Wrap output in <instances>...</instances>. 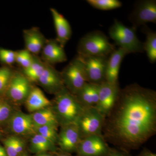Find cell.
<instances>
[{"label": "cell", "instance_id": "obj_1", "mask_svg": "<svg viewBox=\"0 0 156 156\" xmlns=\"http://www.w3.org/2000/svg\"><path fill=\"white\" fill-rule=\"evenodd\" d=\"M156 131V92L132 84L120 89L114 107L105 120V139L124 148L142 145Z\"/></svg>", "mask_w": 156, "mask_h": 156}, {"label": "cell", "instance_id": "obj_2", "mask_svg": "<svg viewBox=\"0 0 156 156\" xmlns=\"http://www.w3.org/2000/svg\"><path fill=\"white\" fill-rule=\"evenodd\" d=\"M54 95L51 107L59 126L76 123L85 108L65 87Z\"/></svg>", "mask_w": 156, "mask_h": 156}, {"label": "cell", "instance_id": "obj_3", "mask_svg": "<svg viewBox=\"0 0 156 156\" xmlns=\"http://www.w3.org/2000/svg\"><path fill=\"white\" fill-rule=\"evenodd\" d=\"M115 50V45L100 30H94L86 34L81 38L77 46L78 55L82 57L108 56Z\"/></svg>", "mask_w": 156, "mask_h": 156}, {"label": "cell", "instance_id": "obj_4", "mask_svg": "<svg viewBox=\"0 0 156 156\" xmlns=\"http://www.w3.org/2000/svg\"><path fill=\"white\" fill-rule=\"evenodd\" d=\"M136 29L129 27L122 22L115 20L109 30L110 37L119 48H122L128 54L143 52V43L140 41L136 33Z\"/></svg>", "mask_w": 156, "mask_h": 156}, {"label": "cell", "instance_id": "obj_5", "mask_svg": "<svg viewBox=\"0 0 156 156\" xmlns=\"http://www.w3.org/2000/svg\"><path fill=\"white\" fill-rule=\"evenodd\" d=\"M60 73L64 87L73 95H76L88 83L83 61L78 55Z\"/></svg>", "mask_w": 156, "mask_h": 156}, {"label": "cell", "instance_id": "obj_6", "mask_svg": "<svg viewBox=\"0 0 156 156\" xmlns=\"http://www.w3.org/2000/svg\"><path fill=\"white\" fill-rule=\"evenodd\" d=\"M105 120L95 107L85 108L76 123L81 138L102 134Z\"/></svg>", "mask_w": 156, "mask_h": 156}, {"label": "cell", "instance_id": "obj_7", "mask_svg": "<svg viewBox=\"0 0 156 156\" xmlns=\"http://www.w3.org/2000/svg\"><path fill=\"white\" fill-rule=\"evenodd\" d=\"M33 87L21 71L14 70L5 96L15 104L24 103Z\"/></svg>", "mask_w": 156, "mask_h": 156}, {"label": "cell", "instance_id": "obj_8", "mask_svg": "<svg viewBox=\"0 0 156 156\" xmlns=\"http://www.w3.org/2000/svg\"><path fill=\"white\" fill-rule=\"evenodd\" d=\"M120 90L119 83L111 84L105 81L99 85L98 101L95 108L105 119L114 107Z\"/></svg>", "mask_w": 156, "mask_h": 156}, {"label": "cell", "instance_id": "obj_9", "mask_svg": "<svg viewBox=\"0 0 156 156\" xmlns=\"http://www.w3.org/2000/svg\"><path fill=\"white\" fill-rule=\"evenodd\" d=\"M129 20L136 29L149 23H156V1L142 0L137 1L130 14Z\"/></svg>", "mask_w": 156, "mask_h": 156}, {"label": "cell", "instance_id": "obj_10", "mask_svg": "<svg viewBox=\"0 0 156 156\" xmlns=\"http://www.w3.org/2000/svg\"><path fill=\"white\" fill-rule=\"evenodd\" d=\"M110 148L102 134L92 135L81 140L76 153L77 156H106Z\"/></svg>", "mask_w": 156, "mask_h": 156}, {"label": "cell", "instance_id": "obj_11", "mask_svg": "<svg viewBox=\"0 0 156 156\" xmlns=\"http://www.w3.org/2000/svg\"><path fill=\"white\" fill-rule=\"evenodd\" d=\"M81 57L83 61L87 82L99 85L105 82L108 56Z\"/></svg>", "mask_w": 156, "mask_h": 156}, {"label": "cell", "instance_id": "obj_12", "mask_svg": "<svg viewBox=\"0 0 156 156\" xmlns=\"http://www.w3.org/2000/svg\"><path fill=\"white\" fill-rule=\"evenodd\" d=\"M60 127L57 141L59 150L68 154L76 153L82 139L76 124L73 123Z\"/></svg>", "mask_w": 156, "mask_h": 156}, {"label": "cell", "instance_id": "obj_13", "mask_svg": "<svg viewBox=\"0 0 156 156\" xmlns=\"http://www.w3.org/2000/svg\"><path fill=\"white\" fill-rule=\"evenodd\" d=\"M7 123L10 131L15 136H31L35 134L36 128L30 114L15 111Z\"/></svg>", "mask_w": 156, "mask_h": 156}, {"label": "cell", "instance_id": "obj_14", "mask_svg": "<svg viewBox=\"0 0 156 156\" xmlns=\"http://www.w3.org/2000/svg\"><path fill=\"white\" fill-rule=\"evenodd\" d=\"M37 83L45 91L54 95L65 87L61 73L53 65L46 63Z\"/></svg>", "mask_w": 156, "mask_h": 156}, {"label": "cell", "instance_id": "obj_15", "mask_svg": "<svg viewBox=\"0 0 156 156\" xmlns=\"http://www.w3.org/2000/svg\"><path fill=\"white\" fill-rule=\"evenodd\" d=\"M41 53L42 61L51 65L65 62L67 59L64 48L58 44L56 39H47Z\"/></svg>", "mask_w": 156, "mask_h": 156}, {"label": "cell", "instance_id": "obj_16", "mask_svg": "<svg viewBox=\"0 0 156 156\" xmlns=\"http://www.w3.org/2000/svg\"><path fill=\"white\" fill-rule=\"evenodd\" d=\"M50 10L56 30V40L62 48H64L71 37L72 34L71 27L67 20L57 10L51 8Z\"/></svg>", "mask_w": 156, "mask_h": 156}, {"label": "cell", "instance_id": "obj_17", "mask_svg": "<svg viewBox=\"0 0 156 156\" xmlns=\"http://www.w3.org/2000/svg\"><path fill=\"white\" fill-rule=\"evenodd\" d=\"M25 49L34 55L41 53L47 39L37 27H33L23 31Z\"/></svg>", "mask_w": 156, "mask_h": 156}, {"label": "cell", "instance_id": "obj_18", "mask_svg": "<svg viewBox=\"0 0 156 156\" xmlns=\"http://www.w3.org/2000/svg\"><path fill=\"white\" fill-rule=\"evenodd\" d=\"M128 53L122 48L115 50L108 56L107 63L105 81L111 84L119 83V73L121 63Z\"/></svg>", "mask_w": 156, "mask_h": 156}, {"label": "cell", "instance_id": "obj_19", "mask_svg": "<svg viewBox=\"0 0 156 156\" xmlns=\"http://www.w3.org/2000/svg\"><path fill=\"white\" fill-rule=\"evenodd\" d=\"M24 103L27 109L30 114L52 105V102L36 87H33Z\"/></svg>", "mask_w": 156, "mask_h": 156}, {"label": "cell", "instance_id": "obj_20", "mask_svg": "<svg viewBox=\"0 0 156 156\" xmlns=\"http://www.w3.org/2000/svg\"><path fill=\"white\" fill-rule=\"evenodd\" d=\"M98 91L99 85L87 83L75 95L84 108L95 107L98 101Z\"/></svg>", "mask_w": 156, "mask_h": 156}, {"label": "cell", "instance_id": "obj_21", "mask_svg": "<svg viewBox=\"0 0 156 156\" xmlns=\"http://www.w3.org/2000/svg\"><path fill=\"white\" fill-rule=\"evenodd\" d=\"M35 127L50 126L58 128L59 124L52 107L42 109L30 114Z\"/></svg>", "mask_w": 156, "mask_h": 156}, {"label": "cell", "instance_id": "obj_22", "mask_svg": "<svg viewBox=\"0 0 156 156\" xmlns=\"http://www.w3.org/2000/svg\"><path fill=\"white\" fill-rule=\"evenodd\" d=\"M29 148L35 154L49 152L53 153L58 150L56 144L36 133L30 136Z\"/></svg>", "mask_w": 156, "mask_h": 156}, {"label": "cell", "instance_id": "obj_23", "mask_svg": "<svg viewBox=\"0 0 156 156\" xmlns=\"http://www.w3.org/2000/svg\"><path fill=\"white\" fill-rule=\"evenodd\" d=\"M46 63L37 55H33V60L27 68L22 69L21 72L31 83H37L44 69Z\"/></svg>", "mask_w": 156, "mask_h": 156}, {"label": "cell", "instance_id": "obj_24", "mask_svg": "<svg viewBox=\"0 0 156 156\" xmlns=\"http://www.w3.org/2000/svg\"><path fill=\"white\" fill-rule=\"evenodd\" d=\"M144 32L146 34V41L143 43L144 50L146 52L148 58L151 63L156 61V33L147 27H144Z\"/></svg>", "mask_w": 156, "mask_h": 156}, {"label": "cell", "instance_id": "obj_25", "mask_svg": "<svg viewBox=\"0 0 156 156\" xmlns=\"http://www.w3.org/2000/svg\"><path fill=\"white\" fill-rule=\"evenodd\" d=\"M87 2L93 8L103 11L113 10L122 6L119 0H88Z\"/></svg>", "mask_w": 156, "mask_h": 156}, {"label": "cell", "instance_id": "obj_26", "mask_svg": "<svg viewBox=\"0 0 156 156\" xmlns=\"http://www.w3.org/2000/svg\"><path fill=\"white\" fill-rule=\"evenodd\" d=\"M14 71L9 66L0 67V98L5 96Z\"/></svg>", "mask_w": 156, "mask_h": 156}, {"label": "cell", "instance_id": "obj_27", "mask_svg": "<svg viewBox=\"0 0 156 156\" xmlns=\"http://www.w3.org/2000/svg\"><path fill=\"white\" fill-rule=\"evenodd\" d=\"M57 128H58L50 126H40L36 128L35 133L41 135L57 145L58 135Z\"/></svg>", "mask_w": 156, "mask_h": 156}, {"label": "cell", "instance_id": "obj_28", "mask_svg": "<svg viewBox=\"0 0 156 156\" xmlns=\"http://www.w3.org/2000/svg\"><path fill=\"white\" fill-rule=\"evenodd\" d=\"M15 111L9 101L0 98V125L8 123Z\"/></svg>", "mask_w": 156, "mask_h": 156}, {"label": "cell", "instance_id": "obj_29", "mask_svg": "<svg viewBox=\"0 0 156 156\" xmlns=\"http://www.w3.org/2000/svg\"><path fill=\"white\" fill-rule=\"evenodd\" d=\"M33 60V55L26 49L15 51V62L19 65L22 69L29 66Z\"/></svg>", "mask_w": 156, "mask_h": 156}, {"label": "cell", "instance_id": "obj_30", "mask_svg": "<svg viewBox=\"0 0 156 156\" xmlns=\"http://www.w3.org/2000/svg\"><path fill=\"white\" fill-rule=\"evenodd\" d=\"M0 62L5 66L15 62V51L0 48Z\"/></svg>", "mask_w": 156, "mask_h": 156}, {"label": "cell", "instance_id": "obj_31", "mask_svg": "<svg viewBox=\"0 0 156 156\" xmlns=\"http://www.w3.org/2000/svg\"><path fill=\"white\" fill-rule=\"evenodd\" d=\"M3 143L7 156H19L16 152L12 135L5 138Z\"/></svg>", "mask_w": 156, "mask_h": 156}, {"label": "cell", "instance_id": "obj_32", "mask_svg": "<svg viewBox=\"0 0 156 156\" xmlns=\"http://www.w3.org/2000/svg\"><path fill=\"white\" fill-rule=\"evenodd\" d=\"M12 136L16 152L19 156L24 152L26 146L25 141L20 136L14 135Z\"/></svg>", "mask_w": 156, "mask_h": 156}, {"label": "cell", "instance_id": "obj_33", "mask_svg": "<svg viewBox=\"0 0 156 156\" xmlns=\"http://www.w3.org/2000/svg\"><path fill=\"white\" fill-rule=\"evenodd\" d=\"M106 156H130L123 149L110 148L109 152Z\"/></svg>", "mask_w": 156, "mask_h": 156}, {"label": "cell", "instance_id": "obj_34", "mask_svg": "<svg viewBox=\"0 0 156 156\" xmlns=\"http://www.w3.org/2000/svg\"><path fill=\"white\" fill-rule=\"evenodd\" d=\"M138 156H156V154L150 151H143Z\"/></svg>", "mask_w": 156, "mask_h": 156}, {"label": "cell", "instance_id": "obj_35", "mask_svg": "<svg viewBox=\"0 0 156 156\" xmlns=\"http://www.w3.org/2000/svg\"><path fill=\"white\" fill-rule=\"evenodd\" d=\"M53 155L54 156H73L71 154L63 152L60 150L57 151L56 152L53 153Z\"/></svg>", "mask_w": 156, "mask_h": 156}, {"label": "cell", "instance_id": "obj_36", "mask_svg": "<svg viewBox=\"0 0 156 156\" xmlns=\"http://www.w3.org/2000/svg\"><path fill=\"white\" fill-rule=\"evenodd\" d=\"M0 156H7L4 147L0 145Z\"/></svg>", "mask_w": 156, "mask_h": 156}, {"label": "cell", "instance_id": "obj_37", "mask_svg": "<svg viewBox=\"0 0 156 156\" xmlns=\"http://www.w3.org/2000/svg\"><path fill=\"white\" fill-rule=\"evenodd\" d=\"M34 156H54V155H53V153H44L37 154Z\"/></svg>", "mask_w": 156, "mask_h": 156}, {"label": "cell", "instance_id": "obj_38", "mask_svg": "<svg viewBox=\"0 0 156 156\" xmlns=\"http://www.w3.org/2000/svg\"><path fill=\"white\" fill-rule=\"evenodd\" d=\"M19 156H28L27 154L25 152H24L23 153L21 154Z\"/></svg>", "mask_w": 156, "mask_h": 156}, {"label": "cell", "instance_id": "obj_39", "mask_svg": "<svg viewBox=\"0 0 156 156\" xmlns=\"http://www.w3.org/2000/svg\"><path fill=\"white\" fill-rule=\"evenodd\" d=\"M2 137H3L2 133V132H1V131H0V140L2 139Z\"/></svg>", "mask_w": 156, "mask_h": 156}]
</instances>
